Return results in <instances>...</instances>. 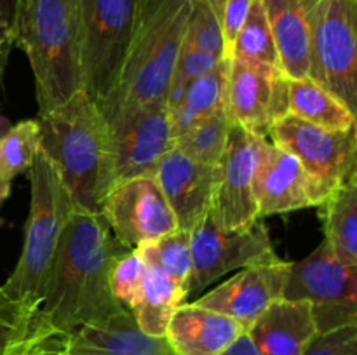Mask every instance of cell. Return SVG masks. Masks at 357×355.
<instances>
[{
    "label": "cell",
    "mask_w": 357,
    "mask_h": 355,
    "mask_svg": "<svg viewBox=\"0 0 357 355\" xmlns=\"http://www.w3.org/2000/svg\"><path fill=\"white\" fill-rule=\"evenodd\" d=\"M126 251L101 212H72L40 303L56 329L72 334L126 308L110 289L112 268Z\"/></svg>",
    "instance_id": "obj_1"
},
{
    "label": "cell",
    "mask_w": 357,
    "mask_h": 355,
    "mask_svg": "<svg viewBox=\"0 0 357 355\" xmlns=\"http://www.w3.org/2000/svg\"><path fill=\"white\" fill-rule=\"evenodd\" d=\"M37 122L40 152L56 167L75 209L101 212L117 181L110 125L100 108L80 90Z\"/></svg>",
    "instance_id": "obj_2"
},
{
    "label": "cell",
    "mask_w": 357,
    "mask_h": 355,
    "mask_svg": "<svg viewBox=\"0 0 357 355\" xmlns=\"http://www.w3.org/2000/svg\"><path fill=\"white\" fill-rule=\"evenodd\" d=\"M194 0H143L128 58L103 117L146 103H166L174 65L187 35Z\"/></svg>",
    "instance_id": "obj_3"
},
{
    "label": "cell",
    "mask_w": 357,
    "mask_h": 355,
    "mask_svg": "<svg viewBox=\"0 0 357 355\" xmlns=\"http://www.w3.org/2000/svg\"><path fill=\"white\" fill-rule=\"evenodd\" d=\"M16 45L33 72L38 115L84 90L80 0H24Z\"/></svg>",
    "instance_id": "obj_4"
},
{
    "label": "cell",
    "mask_w": 357,
    "mask_h": 355,
    "mask_svg": "<svg viewBox=\"0 0 357 355\" xmlns=\"http://www.w3.org/2000/svg\"><path fill=\"white\" fill-rule=\"evenodd\" d=\"M28 173L31 202L23 249L16 268L0 289L13 299L40 305L63 230L75 205L56 167L40 150Z\"/></svg>",
    "instance_id": "obj_5"
},
{
    "label": "cell",
    "mask_w": 357,
    "mask_h": 355,
    "mask_svg": "<svg viewBox=\"0 0 357 355\" xmlns=\"http://www.w3.org/2000/svg\"><path fill=\"white\" fill-rule=\"evenodd\" d=\"M143 0H80L84 93L100 106L117 87Z\"/></svg>",
    "instance_id": "obj_6"
},
{
    "label": "cell",
    "mask_w": 357,
    "mask_h": 355,
    "mask_svg": "<svg viewBox=\"0 0 357 355\" xmlns=\"http://www.w3.org/2000/svg\"><path fill=\"white\" fill-rule=\"evenodd\" d=\"M309 79L357 111V0H317L310 14Z\"/></svg>",
    "instance_id": "obj_7"
},
{
    "label": "cell",
    "mask_w": 357,
    "mask_h": 355,
    "mask_svg": "<svg viewBox=\"0 0 357 355\" xmlns=\"http://www.w3.org/2000/svg\"><path fill=\"white\" fill-rule=\"evenodd\" d=\"M282 298L309 301L317 333L357 324V267L340 263L326 242L291 261Z\"/></svg>",
    "instance_id": "obj_8"
},
{
    "label": "cell",
    "mask_w": 357,
    "mask_h": 355,
    "mask_svg": "<svg viewBox=\"0 0 357 355\" xmlns=\"http://www.w3.org/2000/svg\"><path fill=\"white\" fill-rule=\"evenodd\" d=\"M190 253L188 294L206 289L232 270L279 258L261 219L246 228L222 230L211 221L209 214L190 232Z\"/></svg>",
    "instance_id": "obj_9"
},
{
    "label": "cell",
    "mask_w": 357,
    "mask_h": 355,
    "mask_svg": "<svg viewBox=\"0 0 357 355\" xmlns=\"http://www.w3.org/2000/svg\"><path fill=\"white\" fill-rule=\"evenodd\" d=\"M114 152L115 181L153 176L160 160L174 148L169 108L166 103H146L108 118Z\"/></svg>",
    "instance_id": "obj_10"
},
{
    "label": "cell",
    "mask_w": 357,
    "mask_h": 355,
    "mask_svg": "<svg viewBox=\"0 0 357 355\" xmlns=\"http://www.w3.org/2000/svg\"><path fill=\"white\" fill-rule=\"evenodd\" d=\"M268 138L300 160L307 173L330 190L357 174V131H330L295 115L274 122Z\"/></svg>",
    "instance_id": "obj_11"
},
{
    "label": "cell",
    "mask_w": 357,
    "mask_h": 355,
    "mask_svg": "<svg viewBox=\"0 0 357 355\" xmlns=\"http://www.w3.org/2000/svg\"><path fill=\"white\" fill-rule=\"evenodd\" d=\"M115 239L129 251L178 230L176 219L153 176L121 181L112 188L101 207Z\"/></svg>",
    "instance_id": "obj_12"
},
{
    "label": "cell",
    "mask_w": 357,
    "mask_h": 355,
    "mask_svg": "<svg viewBox=\"0 0 357 355\" xmlns=\"http://www.w3.org/2000/svg\"><path fill=\"white\" fill-rule=\"evenodd\" d=\"M223 106L234 124L268 138L274 122L288 113V77L279 68L229 58Z\"/></svg>",
    "instance_id": "obj_13"
},
{
    "label": "cell",
    "mask_w": 357,
    "mask_h": 355,
    "mask_svg": "<svg viewBox=\"0 0 357 355\" xmlns=\"http://www.w3.org/2000/svg\"><path fill=\"white\" fill-rule=\"evenodd\" d=\"M261 136L234 124L220 162V181L213 197L209 218L218 228H246L258 221L257 200L253 194Z\"/></svg>",
    "instance_id": "obj_14"
},
{
    "label": "cell",
    "mask_w": 357,
    "mask_h": 355,
    "mask_svg": "<svg viewBox=\"0 0 357 355\" xmlns=\"http://www.w3.org/2000/svg\"><path fill=\"white\" fill-rule=\"evenodd\" d=\"M330 188L310 176L295 155L264 139L255 171L253 194L258 219L271 214L319 207Z\"/></svg>",
    "instance_id": "obj_15"
},
{
    "label": "cell",
    "mask_w": 357,
    "mask_h": 355,
    "mask_svg": "<svg viewBox=\"0 0 357 355\" xmlns=\"http://www.w3.org/2000/svg\"><path fill=\"white\" fill-rule=\"evenodd\" d=\"M291 261L281 258L241 268L236 275L194 301L195 305L232 317L246 329L274 301L282 298Z\"/></svg>",
    "instance_id": "obj_16"
},
{
    "label": "cell",
    "mask_w": 357,
    "mask_h": 355,
    "mask_svg": "<svg viewBox=\"0 0 357 355\" xmlns=\"http://www.w3.org/2000/svg\"><path fill=\"white\" fill-rule=\"evenodd\" d=\"M153 178L176 219L178 230L192 232L211 209L220 181V164L206 166L173 148L160 160Z\"/></svg>",
    "instance_id": "obj_17"
},
{
    "label": "cell",
    "mask_w": 357,
    "mask_h": 355,
    "mask_svg": "<svg viewBox=\"0 0 357 355\" xmlns=\"http://www.w3.org/2000/svg\"><path fill=\"white\" fill-rule=\"evenodd\" d=\"M68 355H176L166 336H150L129 308L68 334Z\"/></svg>",
    "instance_id": "obj_18"
},
{
    "label": "cell",
    "mask_w": 357,
    "mask_h": 355,
    "mask_svg": "<svg viewBox=\"0 0 357 355\" xmlns=\"http://www.w3.org/2000/svg\"><path fill=\"white\" fill-rule=\"evenodd\" d=\"M244 333L246 329L232 317L195 303H181L164 336L176 355H220Z\"/></svg>",
    "instance_id": "obj_19"
},
{
    "label": "cell",
    "mask_w": 357,
    "mask_h": 355,
    "mask_svg": "<svg viewBox=\"0 0 357 355\" xmlns=\"http://www.w3.org/2000/svg\"><path fill=\"white\" fill-rule=\"evenodd\" d=\"M264 355H303L317 334L309 301L278 299L248 329Z\"/></svg>",
    "instance_id": "obj_20"
},
{
    "label": "cell",
    "mask_w": 357,
    "mask_h": 355,
    "mask_svg": "<svg viewBox=\"0 0 357 355\" xmlns=\"http://www.w3.org/2000/svg\"><path fill=\"white\" fill-rule=\"evenodd\" d=\"M281 70L288 79L309 77L310 14L317 0H261Z\"/></svg>",
    "instance_id": "obj_21"
},
{
    "label": "cell",
    "mask_w": 357,
    "mask_h": 355,
    "mask_svg": "<svg viewBox=\"0 0 357 355\" xmlns=\"http://www.w3.org/2000/svg\"><path fill=\"white\" fill-rule=\"evenodd\" d=\"M66 338L49 322L40 305L13 299L0 289V355H38Z\"/></svg>",
    "instance_id": "obj_22"
},
{
    "label": "cell",
    "mask_w": 357,
    "mask_h": 355,
    "mask_svg": "<svg viewBox=\"0 0 357 355\" xmlns=\"http://www.w3.org/2000/svg\"><path fill=\"white\" fill-rule=\"evenodd\" d=\"M324 242L340 263L357 267V174L330 191L319 205Z\"/></svg>",
    "instance_id": "obj_23"
},
{
    "label": "cell",
    "mask_w": 357,
    "mask_h": 355,
    "mask_svg": "<svg viewBox=\"0 0 357 355\" xmlns=\"http://www.w3.org/2000/svg\"><path fill=\"white\" fill-rule=\"evenodd\" d=\"M185 298L187 292L181 285L145 265L142 282L129 305V312L143 333L150 336H164L171 315Z\"/></svg>",
    "instance_id": "obj_24"
},
{
    "label": "cell",
    "mask_w": 357,
    "mask_h": 355,
    "mask_svg": "<svg viewBox=\"0 0 357 355\" xmlns=\"http://www.w3.org/2000/svg\"><path fill=\"white\" fill-rule=\"evenodd\" d=\"M288 113L330 131L356 127V113L309 77L288 79Z\"/></svg>",
    "instance_id": "obj_25"
},
{
    "label": "cell",
    "mask_w": 357,
    "mask_h": 355,
    "mask_svg": "<svg viewBox=\"0 0 357 355\" xmlns=\"http://www.w3.org/2000/svg\"><path fill=\"white\" fill-rule=\"evenodd\" d=\"M227 75H229V58H223L211 72L197 77L188 84L180 101L173 108H169L176 138L192 125L218 110L220 106H223Z\"/></svg>",
    "instance_id": "obj_26"
},
{
    "label": "cell",
    "mask_w": 357,
    "mask_h": 355,
    "mask_svg": "<svg viewBox=\"0 0 357 355\" xmlns=\"http://www.w3.org/2000/svg\"><path fill=\"white\" fill-rule=\"evenodd\" d=\"M38 150L37 118L17 122L0 134V205L9 197L14 178L30 171Z\"/></svg>",
    "instance_id": "obj_27"
},
{
    "label": "cell",
    "mask_w": 357,
    "mask_h": 355,
    "mask_svg": "<svg viewBox=\"0 0 357 355\" xmlns=\"http://www.w3.org/2000/svg\"><path fill=\"white\" fill-rule=\"evenodd\" d=\"M230 125H232V120L227 115L225 106H220L218 110L178 136L174 148L180 150L183 155L190 157L195 162L218 166L222 162L227 141H229Z\"/></svg>",
    "instance_id": "obj_28"
},
{
    "label": "cell",
    "mask_w": 357,
    "mask_h": 355,
    "mask_svg": "<svg viewBox=\"0 0 357 355\" xmlns=\"http://www.w3.org/2000/svg\"><path fill=\"white\" fill-rule=\"evenodd\" d=\"M227 58L281 70L278 49H275L274 38H272V31L261 0L251 2L246 19L241 24Z\"/></svg>",
    "instance_id": "obj_29"
},
{
    "label": "cell",
    "mask_w": 357,
    "mask_h": 355,
    "mask_svg": "<svg viewBox=\"0 0 357 355\" xmlns=\"http://www.w3.org/2000/svg\"><path fill=\"white\" fill-rule=\"evenodd\" d=\"M135 251L146 267L153 268L164 277L176 282L187 292L192 274L190 232L174 230L173 233H167Z\"/></svg>",
    "instance_id": "obj_30"
},
{
    "label": "cell",
    "mask_w": 357,
    "mask_h": 355,
    "mask_svg": "<svg viewBox=\"0 0 357 355\" xmlns=\"http://www.w3.org/2000/svg\"><path fill=\"white\" fill-rule=\"evenodd\" d=\"M185 44L227 56L222 19L213 0H194Z\"/></svg>",
    "instance_id": "obj_31"
},
{
    "label": "cell",
    "mask_w": 357,
    "mask_h": 355,
    "mask_svg": "<svg viewBox=\"0 0 357 355\" xmlns=\"http://www.w3.org/2000/svg\"><path fill=\"white\" fill-rule=\"evenodd\" d=\"M223 58H227V56L218 54V52L204 51V49L194 47V45H188L183 42L180 54H178L176 65H174L169 90H167V108H173L180 101L181 94H183V90L187 89V86L192 80L211 72Z\"/></svg>",
    "instance_id": "obj_32"
},
{
    "label": "cell",
    "mask_w": 357,
    "mask_h": 355,
    "mask_svg": "<svg viewBox=\"0 0 357 355\" xmlns=\"http://www.w3.org/2000/svg\"><path fill=\"white\" fill-rule=\"evenodd\" d=\"M143 271H145V263L136 251H126L112 268L110 289L126 308H129L132 303V298L142 282Z\"/></svg>",
    "instance_id": "obj_33"
},
{
    "label": "cell",
    "mask_w": 357,
    "mask_h": 355,
    "mask_svg": "<svg viewBox=\"0 0 357 355\" xmlns=\"http://www.w3.org/2000/svg\"><path fill=\"white\" fill-rule=\"evenodd\" d=\"M24 0H0V94L3 90V73L7 61L17 44L20 17Z\"/></svg>",
    "instance_id": "obj_34"
},
{
    "label": "cell",
    "mask_w": 357,
    "mask_h": 355,
    "mask_svg": "<svg viewBox=\"0 0 357 355\" xmlns=\"http://www.w3.org/2000/svg\"><path fill=\"white\" fill-rule=\"evenodd\" d=\"M303 355H357V324L317 333Z\"/></svg>",
    "instance_id": "obj_35"
},
{
    "label": "cell",
    "mask_w": 357,
    "mask_h": 355,
    "mask_svg": "<svg viewBox=\"0 0 357 355\" xmlns=\"http://www.w3.org/2000/svg\"><path fill=\"white\" fill-rule=\"evenodd\" d=\"M213 2L216 3L220 19H222L223 40H225L227 54H229L230 45H232L241 24L246 19L248 10H250L253 0H213Z\"/></svg>",
    "instance_id": "obj_36"
},
{
    "label": "cell",
    "mask_w": 357,
    "mask_h": 355,
    "mask_svg": "<svg viewBox=\"0 0 357 355\" xmlns=\"http://www.w3.org/2000/svg\"><path fill=\"white\" fill-rule=\"evenodd\" d=\"M220 355H264V354L258 350L257 345H255L253 340L250 338V334L244 333L241 334V336L237 338L230 347H227Z\"/></svg>",
    "instance_id": "obj_37"
},
{
    "label": "cell",
    "mask_w": 357,
    "mask_h": 355,
    "mask_svg": "<svg viewBox=\"0 0 357 355\" xmlns=\"http://www.w3.org/2000/svg\"><path fill=\"white\" fill-rule=\"evenodd\" d=\"M66 345H68V338H66L63 343L56 345V347L49 348V350L42 352V354H38V355H68V354H66Z\"/></svg>",
    "instance_id": "obj_38"
}]
</instances>
